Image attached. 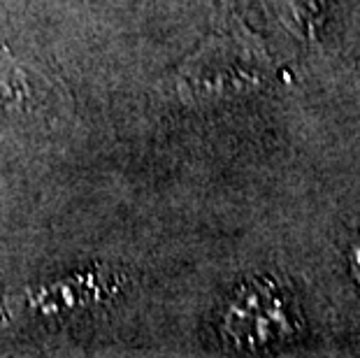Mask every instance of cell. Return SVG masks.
I'll return each mask as SVG.
<instances>
[{
	"mask_svg": "<svg viewBox=\"0 0 360 358\" xmlns=\"http://www.w3.org/2000/svg\"><path fill=\"white\" fill-rule=\"evenodd\" d=\"M279 17L297 40H316L326 21V0H277Z\"/></svg>",
	"mask_w": 360,
	"mask_h": 358,
	"instance_id": "cell-3",
	"label": "cell"
},
{
	"mask_svg": "<svg viewBox=\"0 0 360 358\" xmlns=\"http://www.w3.org/2000/svg\"><path fill=\"white\" fill-rule=\"evenodd\" d=\"M304 331L297 295L274 277L249 279L237 288L221 321L224 340L242 352H263L295 340Z\"/></svg>",
	"mask_w": 360,
	"mask_h": 358,
	"instance_id": "cell-1",
	"label": "cell"
},
{
	"mask_svg": "<svg viewBox=\"0 0 360 358\" xmlns=\"http://www.w3.org/2000/svg\"><path fill=\"white\" fill-rule=\"evenodd\" d=\"M347 270H349L351 281H354V286L360 291V228L347 247Z\"/></svg>",
	"mask_w": 360,
	"mask_h": 358,
	"instance_id": "cell-4",
	"label": "cell"
},
{
	"mask_svg": "<svg viewBox=\"0 0 360 358\" xmlns=\"http://www.w3.org/2000/svg\"><path fill=\"white\" fill-rule=\"evenodd\" d=\"M33 108V84L28 72L7 49H0V110L21 112Z\"/></svg>",
	"mask_w": 360,
	"mask_h": 358,
	"instance_id": "cell-2",
	"label": "cell"
}]
</instances>
